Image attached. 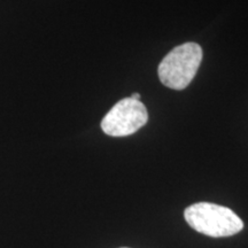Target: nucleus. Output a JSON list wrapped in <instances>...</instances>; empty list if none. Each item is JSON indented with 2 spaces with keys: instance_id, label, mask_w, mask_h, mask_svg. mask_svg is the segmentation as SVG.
I'll use <instances>...</instances> for the list:
<instances>
[{
  "instance_id": "f257e3e1",
  "label": "nucleus",
  "mask_w": 248,
  "mask_h": 248,
  "mask_svg": "<svg viewBox=\"0 0 248 248\" xmlns=\"http://www.w3.org/2000/svg\"><path fill=\"white\" fill-rule=\"evenodd\" d=\"M184 217L193 230L213 238L230 237L244 229V222L233 210L216 203L191 204L185 209Z\"/></svg>"
},
{
  "instance_id": "f03ea898",
  "label": "nucleus",
  "mask_w": 248,
  "mask_h": 248,
  "mask_svg": "<svg viewBox=\"0 0 248 248\" xmlns=\"http://www.w3.org/2000/svg\"><path fill=\"white\" fill-rule=\"evenodd\" d=\"M202 48L197 43H184L170 51L161 61L157 75L163 85L172 90L186 89L197 75Z\"/></svg>"
},
{
  "instance_id": "7ed1b4c3",
  "label": "nucleus",
  "mask_w": 248,
  "mask_h": 248,
  "mask_svg": "<svg viewBox=\"0 0 248 248\" xmlns=\"http://www.w3.org/2000/svg\"><path fill=\"white\" fill-rule=\"evenodd\" d=\"M148 121V113L140 100H120L101 121L102 131L110 137H125L137 132Z\"/></svg>"
},
{
  "instance_id": "20e7f679",
  "label": "nucleus",
  "mask_w": 248,
  "mask_h": 248,
  "mask_svg": "<svg viewBox=\"0 0 248 248\" xmlns=\"http://www.w3.org/2000/svg\"><path fill=\"white\" fill-rule=\"evenodd\" d=\"M130 98L133 99V100H140V94L139 93H133Z\"/></svg>"
},
{
  "instance_id": "39448f33",
  "label": "nucleus",
  "mask_w": 248,
  "mask_h": 248,
  "mask_svg": "<svg viewBox=\"0 0 248 248\" xmlns=\"http://www.w3.org/2000/svg\"><path fill=\"white\" fill-rule=\"evenodd\" d=\"M121 248H128V247H121Z\"/></svg>"
}]
</instances>
